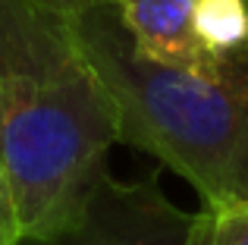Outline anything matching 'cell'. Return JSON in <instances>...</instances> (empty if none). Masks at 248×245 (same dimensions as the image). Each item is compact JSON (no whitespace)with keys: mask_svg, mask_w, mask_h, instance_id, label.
<instances>
[{"mask_svg":"<svg viewBox=\"0 0 248 245\" xmlns=\"http://www.w3.org/2000/svg\"><path fill=\"white\" fill-rule=\"evenodd\" d=\"M195 35L217 63L248 50V0H195Z\"/></svg>","mask_w":248,"mask_h":245,"instance_id":"obj_5","label":"cell"},{"mask_svg":"<svg viewBox=\"0 0 248 245\" xmlns=\"http://www.w3.org/2000/svg\"><path fill=\"white\" fill-rule=\"evenodd\" d=\"M19 239H22L19 214H16V204H13L10 183L0 170V245H19Z\"/></svg>","mask_w":248,"mask_h":245,"instance_id":"obj_7","label":"cell"},{"mask_svg":"<svg viewBox=\"0 0 248 245\" xmlns=\"http://www.w3.org/2000/svg\"><path fill=\"white\" fill-rule=\"evenodd\" d=\"M41 3H47L50 10L63 13V16H76L88 6H101V3H110V0H41Z\"/></svg>","mask_w":248,"mask_h":245,"instance_id":"obj_8","label":"cell"},{"mask_svg":"<svg viewBox=\"0 0 248 245\" xmlns=\"http://www.w3.org/2000/svg\"><path fill=\"white\" fill-rule=\"evenodd\" d=\"M135 54L182 73L211 76L217 63L195 35V0H110Z\"/></svg>","mask_w":248,"mask_h":245,"instance_id":"obj_4","label":"cell"},{"mask_svg":"<svg viewBox=\"0 0 248 245\" xmlns=\"http://www.w3.org/2000/svg\"><path fill=\"white\" fill-rule=\"evenodd\" d=\"M182 245H248V204H201Z\"/></svg>","mask_w":248,"mask_h":245,"instance_id":"obj_6","label":"cell"},{"mask_svg":"<svg viewBox=\"0 0 248 245\" xmlns=\"http://www.w3.org/2000/svg\"><path fill=\"white\" fill-rule=\"evenodd\" d=\"M113 145V104L69 16L41 0H0V170L22 236L79 220Z\"/></svg>","mask_w":248,"mask_h":245,"instance_id":"obj_1","label":"cell"},{"mask_svg":"<svg viewBox=\"0 0 248 245\" xmlns=\"http://www.w3.org/2000/svg\"><path fill=\"white\" fill-rule=\"evenodd\" d=\"M188 217L167 198L157 176L123 183L104 173L76 223L50 236H22L19 245H182Z\"/></svg>","mask_w":248,"mask_h":245,"instance_id":"obj_3","label":"cell"},{"mask_svg":"<svg viewBox=\"0 0 248 245\" xmlns=\"http://www.w3.org/2000/svg\"><path fill=\"white\" fill-rule=\"evenodd\" d=\"M110 94L116 138L157 157L204 204H248V50L217 73H182L135 54L113 6L69 16Z\"/></svg>","mask_w":248,"mask_h":245,"instance_id":"obj_2","label":"cell"}]
</instances>
